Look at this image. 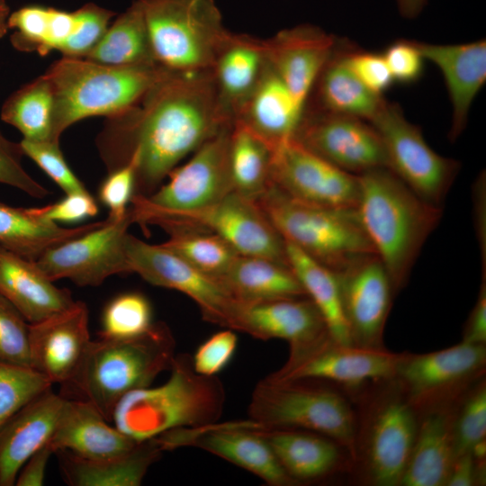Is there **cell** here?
Wrapping results in <instances>:
<instances>
[{
  "instance_id": "47",
  "label": "cell",
  "mask_w": 486,
  "mask_h": 486,
  "mask_svg": "<svg viewBox=\"0 0 486 486\" xmlns=\"http://www.w3.org/2000/svg\"><path fill=\"white\" fill-rule=\"evenodd\" d=\"M137 166V156L132 153L125 165L108 172L101 183L98 197L109 210L108 218L122 219L127 214L135 192Z\"/></svg>"
},
{
  "instance_id": "41",
  "label": "cell",
  "mask_w": 486,
  "mask_h": 486,
  "mask_svg": "<svg viewBox=\"0 0 486 486\" xmlns=\"http://www.w3.org/2000/svg\"><path fill=\"white\" fill-rule=\"evenodd\" d=\"M169 238L161 243L203 274L220 279L239 254L222 238L207 230L172 227Z\"/></svg>"
},
{
  "instance_id": "2",
  "label": "cell",
  "mask_w": 486,
  "mask_h": 486,
  "mask_svg": "<svg viewBox=\"0 0 486 486\" xmlns=\"http://www.w3.org/2000/svg\"><path fill=\"white\" fill-rule=\"evenodd\" d=\"M357 176V214L397 293L405 286L420 249L438 225L442 208L421 199L386 167Z\"/></svg>"
},
{
  "instance_id": "37",
  "label": "cell",
  "mask_w": 486,
  "mask_h": 486,
  "mask_svg": "<svg viewBox=\"0 0 486 486\" xmlns=\"http://www.w3.org/2000/svg\"><path fill=\"white\" fill-rule=\"evenodd\" d=\"M274 148L238 119L231 125L229 164L233 191L257 201L271 184Z\"/></svg>"
},
{
  "instance_id": "1",
  "label": "cell",
  "mask_w": 486,
  "mask_h": 486,
  "mask_svg": "<svg viewBox=\"0 0 486 486\" xmlns=\"http://www.w3.org/2000/svg\"><path fill=\"white\" fill-rule=\"evenodd\" d=\"M232 119L212 71H166L136 106L107 118L96 146L107 172L136 154L134 194L148 196L181 160Z\"/></svg>"
},
{
  "instance_id": "40",
  "label": "cell",
  "mask_w": 486,
  "mask_h": 486,
  "mask_svg": "<svg viewBox=\"0 0 486 486\" xmlns=\"http://www.w3.org/2000/svg\"><path fill=\"white\" fill-rule=\"evenodd\" d=\"M53 105L51 86L41 75L11 94L2 105L1 119L23 140L58 142L53 138Z\"/></svg>"
},
{
  "instance_id": "34",
  "label": "cell",
  "mask_w": 486,
  "mask_h": 486,
  "mask_svg": "<svg viewBox=\"0 0 486 486\" xmlns=\"http://www.w3.org/2000/svg\"><path fill=\"white\" fill-rule=\"evenodd\" d=\"M266 61L264 40L231 34L220 50L212 71L220 97L232 117L257 85Z\"/></svg>"
},
{
  "instance_id": "28",
  "label": "cell",
  "mask_w": 486,
  "mask_h": 486,
  "mask_svg": "<svg viewBox=\"0 0 486 486\" xmlns=\"http://www.w3.org/2000/svg\"><path fill=\"white\" fill-rule=\"evenodd\" d=\"M0 294L29 323L40 321L70 307L75 300L69 290L58 288L37 266L0 245Z\"/></svg>"
},
{
  "instance_id": "4",
  "label": "cell",
  "mask_w": 486,
  "mask_h": 486,
  "mask_svg": "<svg viewBox=\"0 0 486 486\" xmlns=\"http://www.w3.org/2000/svg\"><path fill=\"white\" fill-rule=\"evenodd\" d=\"M169 370L165 383L130 392L117 403L111 422L121 432L140 442L219 419L225 401L220 381L196 373L189 355H176Z\"/></svg>"
},
{
  "instance_id": "27",
  "label": "cell",
  "mask_w": 486,
  "mask_h": 486,
  "mask_svg": "<svg viewBox=\"0 0 486 486\" xmlns=\"http://www.w3.org/2000/svg\"><path fill=\"white\" fill-rule=\"evenodd\" d=\"M48 442L54 454L65 450L86 459L118 456L139 443L121 432L91 403L68 398Z\"/></svg>"
},
{
  "instance_id": "19",
  "label": "cell",
  "mask_w": 486,
  "mask_h": 486,
  "mask_svg": "<svg viewBox=\"0 0 486 486\" xmlns=\"http://www.w3.org/2000/svg\"><path fill=\"white\" fill-rule=\"evenodd\" d=\"M334 272L352 345L384 347V327L396 292L382 262L376 254H366Z\"/></svg>"
},
{
  "instance_id": "14",
  "label": "cell",
  "mask_w": 486,
  "mask_h": 486,
  "mask_svg": "<svg viewBox=\"0 0 486 486\" xmlns=\"http://www.w3.org/2000/svg\"><path fill=\"white\" fill-rule=\"evenodd\" d=\"M124 249L130 273L149 284L178 291L199 306L209 322L232 329L238 302L220 281L190 265L162 244L151 245L127 233Z\"/></svg>"
},
{
  "instance_id": "10",
  "label": "cell",
  "mask_w": 486,
  "mask_h": 486,
  "mask_svg": "<svg viewBox=\"0 0 486 486\" xmlns=\"http://www.w3.org/2000/svg\"><path fill=\"white\" fill-rule=\"evenodd\" d=\"M130 210L133 222L140 225L207 230L222 238L239 255L263 256L289 266L285 242L258 203L234 191L194 212H163L134 205Z\"/></svg>"
},
{
  "instance_id": "6",
  "label": "cell",
  "mask_w": 486,
  "mask_h": 486,
  "mask_svg": "<svg viewBox=\"0 0 486 486\" xmlns=\"http://www.w3.org/2000/svg\"><path fill=\"white\" fill-rule=\"evenodd\" d=\"M155 62L175 73L212 71L230 37L213 0H140Z\"/></svg>"
},
{
  "instance_id": "56",
  "label": "cell",
  "mask_w": 486,
  "mask_h": 486,
  "mask_svg": "<svg viewBox=\"0 0 486 486\" xmlns=\"http://www.w3.org/2000/svg\"><path fill=\"white\" fill-rule=\"evenodd\" d=\"M427 0H397L399 10L405 18H414L422 11Z\"/></svg>"
},
{
  "instance_id": "52",
  "label": "cell",
  "mask_w": 486,
  "mask_h": 486,
  "mask_svg": "<svg viewBox=\"0 0 486 486\" xmlns=\"http://www.w3.org/2000/svg\"><path fill=\"white\" fill-rule=\"evenodd\" d=\"M97 213L96 201L87 190L66 194L59 201L46 205L47 218L55 222H77Z\"/></svg>"
},
{
  "instance_id": "5",
  "label": "cell",
  "mask_w": 486,
  "mask_h": 486,
  "mask_svg": "<svg viewBox=\"0 0 486 486\" xmlns=\"http://www.w3.org/2000/svg\"><path fill=\"white\" fill-rule=\"evenodd\" d=\"M166 71L158 66H110L62 57L43 74L53 92L54 140L59 142L63 131L80 120L130 110Z\"/></svg>"
},
{
  "instance_id": "53",
  "label": "cell",
  "mask_w": 486,
  "mask_h": 486,
  "mask_svg": "<svg viewBox=\"0 0 486 486\" xmlns=\"http://www.w3.org/2000/svg\"><path fill=\"white\" fill-rule=\"evenodd\" d=\"M485 461H477L471 453L457 456L451 468L446 486L482 485L485 477Z\"/></svg>"
},
{
  "instance_id": "46",
  "label": "cell",
  "mask_w": 486,
  "mask_h": 486,
  "mask_svg": "<svg viewBox=\"0 0 486 486\" xmlns=\"http://www.w3.org/2000/svg\"><path fill=\"white\" fill-rule=\"evenodd\" d=\"M23 154L33 160L66 194L86 191L68 166L58 142L22 140Z\"/></svg>"
},
{
  "instance_id": "32",
  "label": "cell",
  "mask_w": 486,
  "mask_h": 486,
  "mask_svg": "<svg viewBox=\"0 0 486 486\" xmlns=\"http://www.w3.org/2000/svg\"><path fill=\"white\" fill-rule=\"evenodd\" d=\"M220 282L242 304L307 297L289 266L263 256L239 255Z\"/></svg>"
},
{
  "instance_id": "54",
  "label": "cell",
  "mask_w": 486,
  "mask_h": 486,
  "mask_svg": "<svg viewBox=\"0 0 486 486\" xmlns=\"http://www.w3.org/2000/svg\"><path fill=\"white\" fill-rule=\"evenodd\" d=\"M53 449L47 442L24 463L20 469L15 485L17 486H41L43 485L47 465Z\"/></svg>"
},
{
  "instance_id": "51",
  "label": "cell",
  "mask_w": 486,
  "mask_h": 486,
  "mask_svg": "<svg viewBox=\"0 0 486 486\" xmlns=\"http://www.w3.org/2000/svg\"><path fill=\"white\" fill-rule=\"evenodd\" d=\"M345 61L356 76L372 92L382 95L393 83L382 55L371 52L344 54Z\"/></svg>"
},
{
  "instance_id": "33",
  "label": "cell",
  "mask_w": 486,
  "mask_h": 486,
  "mask_svg": "<svg viewBox=\"0 0 486 486\" xmlns=\"http://www.w3.org/2000/svg\"><path fill=\"white\" fill-rule=\"evenodd\" d=\"M103 221L64 228L46 216V206L15 207L0 202V245L31 260L45 251L81 236Z\"/></svg>"
},
{
  "instance_id": "44",
  "label": "cell",
  "mask_w": 486,
  "mask_h": 486,
  "mask_svg": "<svg viewBox=\"0 0 486 486\" xmlns=\"http://www.w3.org/2000/svg\"><path fill=\"white\" fill-rule=\"evenodd\" d=\"M456 457L486 438V382L482 378L462 396L454 418Z\"/></svg>"
},
{
  "instance_id": "3",
  "label": "cell",
  "mask_w": 486,
  "mask_h": 486,
  "mask_svg": "<svg viewBox=\"0 0 486 486\" xmlns=\"http://www.w3.org/2000/svg\"><path fill=\"white\" fill-rule=\"evenodd\" d=\"M175 348L174 337L162 322L135 338L91 340L78 370L61 385L59 394L91 403L111 422L123 396L149 386L170 368Z\"/></svg>"
},
{
  "instance_id": "24",
  "label": "cell",
  "mask_w": 486,
  "mask_h": 486,
  "mask_svg": "<svg viewBox=\"0 0 486 486\" xmlns=\"http://www.w3.org/2000/svg\"><path fill=\"white\" fill-rule=\"evenodd\" d=\"M414 43L424 59L442 72L452 104L448 137L454 141L466 127L472 101L486 81V40L446 45Z\"/></svg>"
},
{
  "instance_id": "45",
  "label": "cell",
  "mask_w": 486,
  "mask_h": 486,
  "mask_svg": "<svg viewBox=\"0 0 486 486\" xmlns=\"http://www.w3.org/2000/svg\"><path fill=\"white\" fill-rule=\"evenodd\" d=\"M29 325L22 313L0 294V360L30 366Z\"/></svg>"
},
{
  "instance_id": "50",
  "label": "cell",
  "mask_w": 486,
  "mask_h": 486,
  "mask_svg": "<svg viewBox=\"0 0 486 486\" xmlns=\"http://www.w3.org/2000/svg\"><path fill=\"white\" fill-rule=\"evenodd\" d=\"M382 56L393 82L412 84L421 77L425 59L414 40H397L387 47Z\"/></svg>"
},
{
  "instance_id": "26",
  "label": "cell",
  "mask_w": 486,
  "mask_h": 486,
  "mask_svg": "<svg viewBox=\"0 0 486 486\" xmlns=\"http://www.w3.org/2000/svg\"><path fill=\"white\" fill-rule=\"evenodd\" d=\"M64 400L50 388L24 405L0 431V486L15 485L24 463L50 439Z\"/></svg>"
},
{
  "instance_id": "48",
  "label": "cell",
  "mask_w": 486,
  "mask_h": 486,
  "mask_svg": "<svg viewBox=\"0 0 486 486\" xmlns=\"http://www.w3.org/2000/svg\"><path fill=\"white\" fill-rule=\"evenodd\" d=\"M20 142L7 139L0 130V184L14 187L32 197L44 198L50 192L27 173Z\"/></svg>"
},
{
  "instance_id": "7",
  "label": "cell",
  "mask_w": 486,
  "mask_h": 486,
  "mask_svg": "<svg viewBox=\"0 0 486 486\" xmlns=\"http://www.w3.org/2000/svg\"><path fill=\"white\" fill-rule=\"evenodd\" d=\"M285 242L333 271L375 254L356 209H332L296 201L273 184L256 201Z\"/></svg>"
},
{
  "instance_id": "49",
  "label": "cell",
  "mask_w": 486,
  "mask_h": 486,
  "mask_svg": "<svg viewBox=\"0 0 486 486\" xmlns=\"http://www.w3.org/2000/svg\"><path fill=\"white\" fill-rule=\"evenodd\" d=\"M238 346L233 329L217 332L196 349L192 357L194 371L202 375L215 376L231 361Z\"/></svg>"
},
{
  "instance_id": "57",
  "label": "cell",
  "mask_w": 486,
  "mask_h": 486,
  "mask_svg": "<svg viewBox=\"0 0 486 486\" xmlns=\"http://www.w3.org/2000/svg\"><path fill=\"white\" fill-rule=\"evenodd\" d=\"M11 12L5 0H0V39L8 32L7 21Z\"/></svg>"
},
{
  "instance_id": "20",
  "label": "cell",
  "mask_w": 486,
  "mask_h": 486,
  "mask_svg": "<svg viewBox=\"0 0 486 486\" xmlns=\"http://www.w3.org/2000/svg\"><path fill=\"white\" fill-rule=\"evenodd\" d=\"M294 139L338 168L353 175L386 167L382 140L367 121L324 112L302 121Z\"/></svg>"
},
{
  "instance_id": "21",
  "label": "cell",
  "mask_w": 486,
  "mask_h": 486,
  "mask_svg": "<svg viewBox=\"0 0 486 486\" xmlns=\"http://www.w3.org/2000/svg\"><path fill=\"white\" fill-rule=\"evenodd\" d=\"M88 325V308L81 301L30 323V366L52 384L68 382L78 370L92 340Z\"/></svg>"
},
{
  "instance_id": "43",
  "label": "cell",
  "mask_w": 486,
  "mask_h": 486,
  "mask_svg": "<svg viewBox=\"0 0 486 486\" xmlns=\"http://www.w3.org/2000/svg\"><path fill=\"white\" fill-rule=\"evenodd\" d=\"M51 386L32 367L0 360V431L24 405Z\"/></svg>"
},
{
  "instance_id": "29",
  "label": "cell",
  "mask_w": 486,
  "mask_h": 486,
  "mask_svg": "<svg viewBox=\"0 0 486 486\" xmlns=\"http://www.w3.org/2000/svg\"><path fill=\"white\" fill-rule=\"evenodd\" d=\"M302 112L266 61L257 85L234 119L243 122L274 148L294 138L303 119Z\"/></svg>"
},
{
  "instance_id": "16",
  "label": "cell",
  "mask_w": 486,
  "mask_h": 486,
  "mask_svg": "<svg viewBox=\"0 0 486 486\" xmlns=\"http://www.w3.org/2000/svg\"><path fill=\"white\" fill-rule=\"evenodd\" d=\"M271 184L291 198L332 209H356L359 181L294 138L274 148Z\"/></svg>"
},
{
  "instance_id": "9",
  "label": "cell",
  "mask_w": 486,
  "mask_h": 486,
  "mask_svg": "<svg viewBox=\"0 0 486 486\" xmlns=\"http://www.w3.org/2000/svg\"><path fill=\"white\" fill-rule=\"evenodd\" d=\"M364 401L356 417V459L368 484L400 486L415 440L418 414L395 379Z\"/></svg>"
},
{
  "instance_id": "39",
  "label": "cell",
  "mask_w": 486,
  "mask_h": 486,
  "mask_svg": "<svg viewBox=\"0 0 486 486\" xmlns=\"http://www.w3.org/2000/svg\"><path fill=\"white\" fill-rule=\"evenodd\" d=\"M320 99L326 112L370 122L384 99L369 90L347 67L344 54H333L320 77Z\"/></svg>"
},
{
  "instance_id": "15",
  "label": "cell",
  "mask_w": 486,
  "mask_h": 486,
  "mask_svg": "<svg viewBox=\"0 0 486 486\" xmlns=\"http://www.w3.org/2000/svg\"><path fill=\"white\" fill-rule=\"evenodd\" d=\"M131 213L108 218L98 227L45 251L37 266L52 282L68 279L78 286H99L108 277L130 273L124 240Z\"/></svg>"
},
{
  "instance_id": "11",
  "label": "cell",
  "mask_w": 486,
  "mask_h": 486,
  "mask_svg": "<svg viewBox=\"0 0 486 486\" xmlns=\"http://www.w3.org/2000/svg\"><path fill=\"white\" fill-rule=\"evenodd\" d=\"M370 123L382 140L387 168L421 199L441 206L460 163L435 152L420 128L410 122L396 104L384 99Z\"/></svg>"
},
{
  "instance_id": "42",
  "label": "cell",
  "mask_w": 486,
  "mask_h": 486,
  "mask_svg": "<svg viewBox=\"0 0 486 486\" xmlns=\"http://www.w3.org/2000/svg\"><path fill=\"white\" fill-rule=\"evenodd\" d=\"M152 318L151 304L144 294H119L104 309L98 338L124 339L140 336L153 326Z\"/></svg>"
},
{
  "instance_id": "30",
  "label": "cell",
  "mask_w": 486,
  "mask_h": 486,
  "mask_svg": "<svg viewBox=\"0 0 486 486\" xmlns=\"http://www.w3.org/2000/svg\"><path fill=\"white\" fill-rule=\"evenodd\" d=\"M163 449L156 437L139 442L129 452L113 457L86 459L60 450L63 480L70 486H139Z\"/></svg>"
},
{
  "instance_id": "8",
  "label": "cell",
  "mask_w": 486,
  "mask_h": 486,
  "mask_svg": "<svg viewBox=\"0 0 486 486\" xmlns=\"http://www.w3.org/2000/svg\"><path fill=\"white\" fill-rule=\"evenodd\" d=\"M250 420L265 428H295L326 436L356 459V415L332 388L309 380L279 381L268 376L252 392Z\"/></svg>"
},
{
  "instance_id": "17",
  "label": "cell",
  "mask_w": 486,
  "mask_h": 486,
  "mask_svg": "<svg viewBox=\"0 0 486 486\" xmlns=\"http://www.w3.org/2000/svg\"><path fill=\"white\" fill-rule=\"evenodd\" d=\"M401 353L385 347L342 345L328 337L302 352L289 355L278 371L268 375L279 381L324 380L346 386L394 379Z\"/></svg>"
},
{
  "instance_id": "36",
  "label": "cell",
  "mask_w": 486,
  "mask_h": 486,
  "mask_svg": "<svg viewBox=\"0 0 486 486\" xmlns=\"http://www.w3.org/2000/svg\"><path fill=\"white\" fill-rule=\"evenodd\" d=\"M285 249L291 269L320 312L330 338L352 345L335 272L288 242Z\"/></svg>"
},
{
  "instance_id": "22",
  "label": "cell",
  "mask_w": 486,
  "mask_h": 486,
  "mask_svg": "<svg viewBox=\"0 0 486 486\" xmlns=\"http://www.w3.org/2000/svg\"><path fill=\"white\" fill-rule=\"evenodd\" d=\"M233 330L260 339H284L290 345V355L330 337L320 312L310 298L238 303Z\"/></svg>"
},
{
  "instance_id": "23",
  "label": "cell",
  "mask_w": 486,
  "mask_h": 486,
  "mask_svg": "<svg viewBox=\"0 0 486 486\" xmlns=\"http://www.w3.org/2000/svg\"><path fill=\"white\" fill-rule=\"evenodd\" d=\"M266 59L303 111L306 100L334 54V38L313 26H298L264 40Z\"/></svg>"
},
{
  "instance_id": "18",
  "label": "cell",
  "mask_w": 486,
  "mask_h": 486,
  "mask_svg": "<svg viewBox=\"0 0 486 486\" xmlns=\"http://www.w3.org/2000/svg\"><path fill=\"white\" fill-rule=\"evenodd\" d=\"M261 428H265L252 420L212 423L173 429L156 438L163 451L184 446H196L256 474L269 485L294 484L260 432Z\"/></svg>"
},
{
  "instance_id": "55",
  "label": "cell",
  "mask_w": 486,
  "mask_h": 486,
  "mask_svg": "<svg viewBox=\"0 0 486 486\" xmlns=\"http://www.w3.org/2000/svg\"><path fill=\"white\" fill-rule=\"evenodd\" d=\"M486 276L482 280L476 302L469 314L463 334V341L486 345Z\"/></svg>"
},
{
  "instance_id": "13",
  "label": "cell",
  "mask_w": 486,
  "mask_h": 486,
  "mask_svg": "<svg viewBox=\"0 0 486 486\" xmlns=\"http://www.w3.org/2000/svg\"><path fill=\"white\" fill-rule=\"evenodd\" d=\"M232 122L176 166L167 182L148 196L134 194L130 205L163 212H188L216 203L233 191L229 146Z\"/></svg>"
},
{
  "instance_id": "31",
  "label": "cell",
  "mask_w": 486,
  "mask_h": 486,
  "mask_svg": "<svg viewBox=\"0 0 486 486\" xmlns=\"http://www.w3.org/2000/svg\"><path fill=\"white\" fill-rule=\"evenodd\" d=\"M260 432L295 482L323 478L344 462L345 449L321 434L295 428H261Z\"/></svg>"
},
{
  "instance_id": "12",
  "label": "cell",
  "mask_w": 486,
  "mask_h": 486,
  "mask_svg": "<svg viewBox=\"0 0 486 486\" xmlns=\"http://www.w3.org/2000/svg\"><path fill=\"white\" fill-rule=\"evenodd\" d=\"M485 366L486 345L462 340L434 352L401 353L394 379L418 414L460 399Z\"/></svg>"
},
{
  "instance_id": "38",
  "label": "cell",
  "mask_w": 486,
  "mask_h": 486,
  "mask_svg": "<svg viewBox=\"0 0 486 486\" xmlns=\"http://www.w3.org/2000/svg\"><path fill=\"white\" fill-rule=\"evenodd\" d=\"M84 58L110 66H158L152 55L140 0L109 24Z\"/></svg>"
},
{
  "instance_id": "35",
  "label": "cell",
  "mask_w": 486,
  "mask_h": 486,
  "mask_svg": "<svg viewBox=\"0 0 486 486\" xmlns=\"http://www.w3.org/2000/svg\"><path fill=\"white\" fill-rule=\"evenodd\" d=\"M82 22L78 8L67 12L39 4L22 6L10 14L8 30L12 45L20 51L44 56L52 50L63 54L76 35Z\"/></svg>"
},
{
  "instance_id": "25",
  "label": "cell",
  "mask_w": 486,
  "mask_h": 486,
  "mask_svg": "<svg viewBox=\"0 0 486 486\" xmlns=\"http://www.w3.org/2000/svg\"><path fill=\"white\" fill-rule=\"evenodd\" d=\"M461 398L418 413L401 486H446L456 458L454 426Z\"/></svg>"
}]
</instances>
